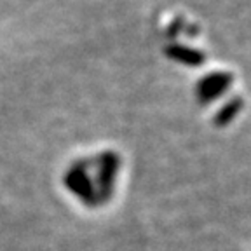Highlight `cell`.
Listing matches in <instances>:
<instances>
[{"label":"cell","mask_w":251,"mask_h":251,"mask_svg":"<svg viewBox=\"0 0 251 251\" xmlns=\"http://www.w3.org/2000/svg\"><path fill=\"white\" fill-rule=\"evenodd\" d=\"M164 52L168 54V58L175 59L178 63H183V65H188V67H199L206 59L204 52L197 51V49H190L187 46H180V44H171V46L166 47Z\"/></svg>","instance_id":"6da1fadb"},{"label":"cell","mask_w":251,"mask_h":251,"mask_svg":"<svg viewBox=\"0 0 251 251\" xmlns=\"http://www.w3.org/2000/svg\"><path fill=\"white\" fill-rule=\"evenodd\" d=\"M239 106H241V100H234V101H230L227 106H225V108H222V112H220L218 117H216V122H218V124H224V122H227L228 119L234 117Z\"/></svg>","instance_id":"7a4b0ae2"}]
</instances>
